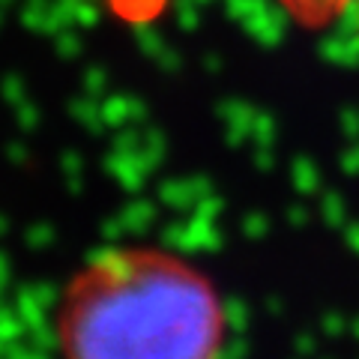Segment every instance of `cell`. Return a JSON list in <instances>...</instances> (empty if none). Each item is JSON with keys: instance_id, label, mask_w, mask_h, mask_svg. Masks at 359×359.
<instances>
[{"instance_id": "obj_1", "label": "cell", "mask_w": 359, "mask_h": 359, "mask_svg": "<svg viewBox=\"0 0 359 359\" xmlns=\"http://www.w3.org/2000/svg\"><path fill=\"white\" fill-rule=\"evenodd\" d=\"M54 332L69 356H216L219 347L207 285L153 255L129 278L78 276Z\"/></svg>"}, {"instance_id": "obj_2", "label": "cell", "mask_w": 359, "mask_h": 359, "mask_svg": "<svg viewBox=\"0 0 359 359\" xmlns=\"http://www.w3.org/2000/svg\"><path fill=\"white\" fill-rule=\"evenodd\" d=\"M243 30L257 45H264V48H276L285 39V30H287V9L278 4H266L261 13H255L243 21Z\"/></svg>"}, {"instance_id": "obj_3", "label": "cell", "mask_w": 359, "mask_h": 359, "mask_svg": "<svg viewBox=\"0 0 359 359\" xmlns=\"http://www.w3.org/2000/svg\"><path fill=\"white\" fill-rule=\"evenodd\" d=\"M216 114H219V120H224V129L249 135L257 111L249 102H243V99H222V102L216 105Z\"/></svg>"}, {"instance_id": "obj_4", "label": "cell", "mask_w": 359, "mask_h": 359, "mask_svg": "<svg viewBox=\"0 0 359 359\" xmlns=\"http://www.w3.org/2000/svg\"><path fill=\"white\" fill-rule=\"evenodd\" d=\"M186 224H189V233H192L195 252H219L222 245H224V233L216 228V222L201 219V216H192Z\"/></svg>"}, {"instance_id": "obj_5", "label": "cell", "mask_w": 359, "mask_h": 359, "mask_svg": "<svg viewBox=\"0 0 359 359\" xmlns=\"http://www.w3.org/2000/svg\"><path fill=\"white\" fill-rule=\"evenodd\" d=\"M159 198H162V204L174 207V210H192L195 201H198L189 177L186 180H165V183L159 186Z\"/></svg>"}, {"instance_id": "obj_6", "label": "cell", "mask_w": 359, "mask_h": 359, "mask_svg": "<svg viewBox=\"0 0 359 359\" xmlns=\"http://www.w3.org/2000/svg\"><path fill=\"white\" fill-rule=\"evenodd\" d=\"M290 180H294V189L299 195H314L320 189V171L309 156H299L294 159V168H290Z\"/></svg>"}, {"instance_id": "obj_7", "label": "cell", "mask_w": 359, "mask_h": 359, "mask_svg": "<svg viewBox=\"0 0 359 359\" xmlns=\"http://www.w3.org/2000/svg\"><path fill=\"white\" fill-rule=\"evenodd\" d=\"M165 135L159 129H147V135H144V144H141V153L135 156L138 159V165L144 168V174H150L156 171V165L162 162V156H165Z\"/></svg>"}, {"instance_id": "obj_8", "label": "cell", "mask_w": 359, "mask_h": 359, "mask_svg": "<svg viewBox=\"0 0 359 359\" xmlns=\"http://www.w3.org/2000/svg\"><path fill=\"white\" fill-rule=\"evenodd\" d=\"M222 320H224V327L233 330V332H245L249 330V323H252V309H249V302L240 299V297H228L222 302Z\"/></svg>"}, {"instance_id": "obj_9", "label": "cell", "mask_w": 359, "mask_h": 359, "mask_svg": "<svg viewBox=\"0 0 359 359\" xmlns=\"http://www.w3.org/2000/svg\"><path fill=\"white\" fill-rule=\"evenodd\" d=\"M153 219H156V207L150 201H135V204H129V210L123 212V224H126V231H132V233H144L153 224Z\"/></svg>"}, {"instance_id": "obj_10", "label": "cell", "mask_w": 359, "mask_h": 359, "mask_svg": "<svg viewBox=\"0 0 359 359\" xmlns=\"http://www.w3.org/2000/svg\"><path fill=\"white\" fill-rule=\"evenodd\" d=\"M320 216L323 222L330 224V228H344L347 222V204L339 192H323L320 198Z\"/></svg>"}, {"instance_id": "obj_11", "label": "cell", "mask_w": 359, "mask_h": 359, "mask_svg": "<svg viewBox=\"0 0 359 359\" xmlns=\"http://www.w3.org/2000/svg\"><path fill=\"white\" fill-rule=\"evenodd\" d=\"M114 165V174L123 180V186L126 189H132V192H138V189L144 186V168L138 165V159H135V156H126V159H114L111 162Z\"/></svg>"}, {"instance_id": "obj_12", "label": "cell", "mask_w": 359, "mask_h": 359, "mask_svg": "<svg viewBox=\"0 0 359 359\" xmlns=\"http://www.w3.org/2000/svg\"><path fill=\"white\" fill-rule=\"evenodd\" d=\"M162 245L165 249H174V252H195L192 245V233H189V224L186 222H174L162 231Z\"/></svg>"}, {"instance_id": "obj_13", "label": "cell", "mask_w": 359, "mask_h": 359, "mask_svg": "<svg viewBox=\"0 0 359 359\" xmlns=\"http://www.w3.org/2000/svg\"><path fill=\"white\" fill-rule=\"evenodd\" d=\"M252 138L257 147H273L276 144V117L266 114V111H257L255 120H252Z\"/></svg>"}, {"instance_id": "obj_14", "label": "cell", "mask_w": 359, "mask_h": 359, "mask_svg": "<svg viewBox=\"0 0 359 359\" xmlns=\"http://www.w3.org/2000/svg\"><path fill=\"white\" fill-rule=\"evenodd\" d=\"M335 30L339 33H359V0H341L339 15H335Z\"/></svg>"}, {"instance_id": "obj_15", "label": "cell", "mask_w": 359, "mask_h": 359, "mask_svg": "<svg viewBox=\"0 0 359 359\" xmlns=\"http://www.w3.org/2000/svg\"><path fill=\"white\" fill-rule=\"evenodd\" d=\"M135 36H138L141 51H144V54H150V57H156V60H159V54L168 48L165 39H162L159 33H156L150 25H138V30H135Z\"/></svg>"}, {"instance_id": "obj_16", "label": "cell", "mask_w": 359, "mask_h": 359, "mask_svg": "<svg viewBox=\"0 0 359 359\" xmlns=\"http://www.w3.org/2000/svg\"><path fill=\"white\" fill-rule=\"evenodd\" d=\"M318 54L327 63H339L341 66V60H344V33H330V36H323L320 39V45H318Z\"/></svg>"}, {"instance_id": "obj_17", "label": "cell", "mask_w": 359, "mask_h": 359, "mask_svg": "<svg viewBox=\"0 0 359 359\" xmlns=\"http://www.w3.org/2000/svg\"><path fill=\"white\" fill-rule=\"evenodd\" d=\"M174 13H177V25L183 30H198L201 25L198 0H174Z\"/></svg>"}, {"instance_id": "obj_18", "label": "cell", "mask_w": 359, "mask_h": 359, "mask_svg": "<svg viewBox=\"0 0 359 359\" xmlns=\"http://www.w3.org/2000/svg\"><path fill=\"white\" fill-rule=\"evenodd\" d=\"M266 4H269V0H224V9H228V15L233 21H240V25H243L249 15L261 13Z\"/></svg>"}, {"instance_id": "obj_19", "label": "cell", "mask_w": 359, "mask_h": 359, "mask_svg": "<svg viewBox=\"0 0 359 359\" xmlns=\"http://www.w3.org/2000/svg\"><path fill=\"white\" fill-rule=\"evenodd\" d=\"M240 231L245 233V240H264L269 231V219L264 212H249V216H243Z\"/></svg>"}, {"instance_id": "obj_20", "label": "cell", "mask_w": 359, "mask_h": 359, "mask_svg": "<svg viewBox=\"0 0 359 359\" xmlns=\"http://www.w3.org/2000/svg\"><path fill=\"white\" fill-rule=\"evenodd\" d=\"M216 356H222V359H243V356H249V339H245V332H233L228 344L216 347Z\"/></svg>"}, {"instance_id": "obj_21", "label": "cell", "mask_w": 359, "mask_h": 359, "mask_svg": "<svg viewBox=\"0 0 359 359\" xmlns=\"http://www.w3.org/2000/svg\"><path fill=\"white\" fill-rule=\"evenodd\" d=\"M224 212V201L212 192V195H204L195 204V216H201V219H210V222H216L219 216Z\"/></svg>"}, {"instance_id": "obj_22", "label": "cell", "mask_w": 359, "mask_h": 359, "mask_svg": "<svg viewBox=\"0 0 359 359\" xmlns=\"http://www.w3.org/2000/svg\"><path fill=\"white\" fill-rule=\"evenodd\" d=\"M320 330H323V335H327V339H339V335H344V330H347L344 314L327 311V314H323V320H320Z\"/></svg>"}, {"instance_id": "obj_23", "label": "cell", "mask_w": 359, "mask_h": 359, "mask_svg": "<svg viewBox=\"0 0 359 359\" xmlns=\"http://www.w3.org/2000/svg\"><path fill=\"white\" fill-rule=\"evenodd\" d=\"M339 126H341V132H344L351 141H359V111H356V108H344Z\"/></svg>"}, {"instance_id": "obj_24", "label": "cell", "mask_w": 359, "mask_h": 359, "mask_svg": "<svg viewBox=\"0 0 359 359\" xmlns=\"http://www.w3.org/2000/svg\"><path fill=\"white\" fill-rule=\"evenodd\" d=\"M341 66H359V33H347L344 36V60Z\"/></svg>"}, {"instance_id": "obj_25", "label": "cell", "mask_w": 359, "mask_h": 359, "mask_svg": "<svg viewBox=\"0 0 359 359\" xmlns=\"http://www.w3.org/2000/svg\"><path fill=\"white\" fill-rule=\"evenodd\" d=\"M189 183H192V192H195L198 201L204 198V195L216 192V186H212V180H210L207 174H192V177H189ZM198 201H195V204H198Z\"/></svg>"}, {"instance_id": "obj_26", "label": "cell", "mask_w": 359, "mask_h": 359, "mask_svg": "<svg viewBox=\"0 0 359 359\" xmlns=\"http://www.w3.org/2000/svg\"><path fill=\"white\" fill-rule=\"evenodd\" d=\"M294 351L299 356H311L314 351H318V339H314L311 332H299L297 339H294Z\"/></svg>"}, {"instance_id": "obj_27", "label": "cell", "mask_w": 359, "mask_h": 359, "mask_svg": "<svg viewBox=\"0 0 359 359\" xmlns=\"http://www.w3.org/2000/svg\"><path fill=\"white\" fill-rule=\"evenodd\" d=\"M255 168L257 171H273L276 168V156H273V147H257L255 150Z\"/></svg>"}, {"instance_id": "obj_28", "label": "cell", "mask_w": 359, "mask_h": 359, "mask_svg": "<svg viewBox=\"0 0 359 359\" xmlns=\"http://www.w3.org/2000/svg\"><path fill=\"white\" fill-rule=\"evenodd\" d=\"M309 222H311V212L302 207V204L287 207V224H294V228H306Z\"/></svg>"}, {"instance_id": "obj_29", "label": "cell", "mask_w": 359, "mask_h": 359, "mask_svg": "<svg viewBox=\"0 0 359 359\" xmlns=\"http://www.w3.org/2000/svg\"><path fill=\"white\" fill-rule=\"evenodd\" d=\"M341 171H344V174H351V177L359 174V144H353V147L341 156Z\"/></svg>"}, {"instance_id": "obj_30", "label": "cell", "mask_w": 359, "mask_h": 359, "mask_svg": "<svg viewBox=\"0 0 359 359\" xmlns=\"http://www.w3.org/2000/svg\"><path fill=\"white\" fill-rule=\"evenodd\" d=\"M159 63H162L165 72H180V66H183V57L177 54V48H165V51L159 54Z\"/></svg>"}, {"instance_id": "obj_31", "label": "cell", "mask_w": 359, "mask_h": 359, "mask_svg": "<svg viewBox=\"0 0 359 359\" xmlns=\"http://www.w3.org/2000/svg\"><path fill=\"white\" fill-rule=\"evenodd\" d=\"M105 114H108V123H123V120L129 117V105H126V102H120V99H114V102L108 105Z\"/></svg>"}, {"instance_id": "obj_32", "label": "cell", "mask_w": 359, "mask_h": 359, "mask_svg": "<svg viewBox=\"0 0 359 359\" xmlns=\"http://www.w3.org/2000/svg\"><path fill=\"white\" fill-rule=\"evenodd\" d=\"M344 243L359 255V222H344Z\"/></svg>"}, {"instance_id": "obj_33", "label": "cell", "mask_w": 359, "mask_h": 359, "mask_svg": "<svg viewBox=\"0 0 359 359\" xmlns=\"http://www.w3.org/2000/svg\"><path fill=\"white\" fill-rule=\"evenodd\" d=\"M117 147H120L123 153H135V150L141 147V138H138L135 132H126L123 138H117Z\"/></svg>"}, {"instance_id": "obj_34", "label": "cell", "mask_w": 359, "mask_h": 359, "mask_svg": "<svg viewBox=\"0 0 359 359\" xmlns=\"http://www.w3.org/2000/svg\"><path fill=\"white\" fill-rule=\"evenodd\" d=\"M123 231H126V224H123V222H111V224H105V240H111V243L120 240V237H123Z\"/></svg>"}, {"instance_id": "obj_35", "label": "cell", "mask_w": 359, "mask_h": 359, "mask_svg": "<svg viewBox=\"0 0 359 359\" xmlns=\"http://www.w3.org/2000/svg\"><path fill=\"white\" fill-rule=\"evenodd\" d=\"M204 69L216 75L222 69V57H216V54H207V57H204Z\"/></svg>"}, {"instance_id": "obj_36", "label": "cell", "mask_w": 359, "mask_h": 359, "mask_svg": "<svg viewBox=\"0 0 359 359\" xmlns=\"http://www.w3.org/2000/svg\"><path fill=\"white\" fill-rule=\"evenodd\" d=\"M266 311H269V314H273V318H278V314H282V311H285V306H282V299H278V297H269V299H266Z\"/></svg>"}, {"instance_id": "obj_37", "label": "cell", "mask_w": 359, "mask_h": 359, "mask_svg": "<svg viewBox=\"0 0 359 359\" xmlns=\"http://www.w3.org/2000/svg\"><path fill=\"white\" fill-rule=\"evenodd\" d=\"M129 117H135V120L147 117V105H141V102H129Z\"/></svg>"}, {"instance_id": "obj_38", "label": "cell", "mask_w": 359, "mask_h": 359, "mask_svg": "<svg viewBox=\"0 0 359 359\" xmlns=\"http://www.w3.org/2000/svg\"><path fill=\"white\" fill-rule=\"evenodd\" d=\"M347 330H351V335H353V339L359 341V318H353L351 323H347Z\"/></svg>"}, {"instance_id": "obj_39", "label": "cell", "mask_w": 359, "mask_h": 359, "mask_svg": "<svg viewBox=\"0 0 359 359\" xmlns=\"http://www.w3.org/2000/svg\"><path fill=\"white\" fill-rule=\"evenodd\" d=\"M204 4H210V0H198V6H204Z\"/></svg>"}]
</instances>
